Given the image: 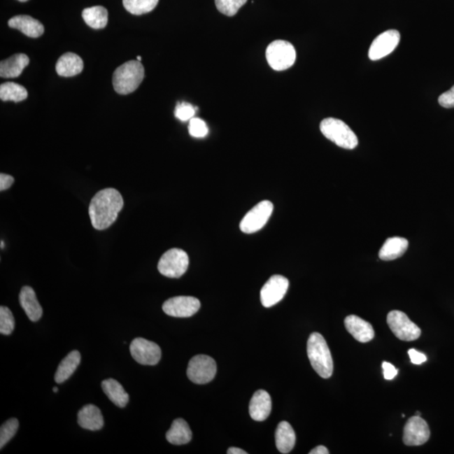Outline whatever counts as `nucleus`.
Here are the masks:
<instances>
[{"label": "nucleus", "mask_w": 454, "mask_h": 454, "mask_svg": "<svg viewBox=\"0 0 454 454\" xmlns=\"http://www.w3.org/2000/svg\"><path fill=\"white\" fill-rule=\"evenodd\" d=\"M124 206L122 194L113 188L99 191L91 199L89 214L94 228L105 230L113 224Z\"/></svg>", "instance_id": "nucleus-1"}, {"label": "nucleus", "mask_w": 454, "mask_h": 454, "mask_svg": "<svg viewBox=\"0 0 454 454\" xmlns=\"http://www.w3.org/2000/svg\"><path fill=\"white\" fill-rule=\"evenodd\" d=\"M19 427V420L16 418L8 420L0 428V448H3L13 439Z\"/></svg>", "instance_id": "nucleus-30"}, {"label": "nucleus", "mask_w": 454, "mask_h": 454, "mask_svg": "<svg viewBox=\"0 0 454 454\" xmlns=\"http://www.w3.org/2000/svg\"><path fill=\"white\" fill-rule=\"evenodd\" d=\"M145 76L144 66L139 61H129L116 69L113 86L116 93L128 94L139 89Z\"/></svg>", "instance_id": "nucleus-3"}, {"label": "nucleus", "mask_w": 454, "mask_h": 454, "mask_svg": "<svg viewBox=\"0 0 454 454\" xmlns=\"http://www.w3.org/2000/svg\"><path fill=\"white\" fill-rule=\"evenodd\" d=\"M79 426L86 430L99 431L104 427V418L101 410L94 405L83 406L78 414Z\"/></svg>", "instance_id": "nucleus-19"}, {"label": "nucleus", "mask_w": 454, "mask_h": 454, "mask_svg": "<svg viewBox=\"0 0 454 454\" xmlns=\"http://www.w3.org/2000/svg\"><path fill=\"white\" fill-rule=\"evenodd\" d=\"M297 437L289 423L281 422L278 425L276 432V447L281 453H290L295 445Z\"/></svg>", "instance_id": "nucleus-24"}, {"label": "nucleus", "mask_w": 454, "mask_h": 454, "mask_svg": "<svg viewBox=\"0 0 454 454\" xmlns=\"http://www.w3.org/2000/svg\"><path fill=\"white\" fill-rule=\"evenodd\" d=\"M344 324L350 334L360 343H369L374 337V331L371 324L357 315L347 316L345 318Z\"/></svg>", "instance_id": "nucleus-15"}, {"label": "nucleus", "mask_w": 454, "mask_h": 454, "mask_svg": "<svg viewBox=\"0 0 454 454\" xmlns=\"http://www.w3.org/2000/svg\"><path fill=\"white\" fill-rule=\"evenodd\" d=\"M228 454H248L244 450L239 448H230L227 451Z\"/></svg>", "instance_id": "nucleus-40"}, {"label": "nucleus", "mask_w": 454, "mask_h": 454, "mask_svg": "<svg viewBox=\"0 0 454 454\" xmlns=\"http://www.w3.org/2000/svg\"><path fill=\"white\" fill-rule=\"evenodd\" d=\"M310 454H328V449L325 446L320 445L318 447L312 449Z\"/></svg>", "instance_id": "nucleus-39"}, {"label": "nucleus", "mask_w": 454, "mask_h": 454, "mask_svg": "<svg viewBox=\"0 0 454 454\" xmlns=\"http://www.w3.org/2000/svg\"><path fill=\"white\" fill-rule=\"evenodd\" d=\"M80 362L81 354L76 350L71 352L68 356L65 357L60 362L59 366H58L55 374V381L57 384H62V383L68 381L73 376Z\"/></svg>", "instance_id": "nucleus-25"}, {"label": "nucleus", "mask_w": 454, "mask_h": 454, "mask_svg": "<svg viewBox=\"0 0 454 454\" xmlns=\"http://www.w3.org/2000/svg\"><path fill=\"white\" fill-rule=\"evenodd\" d=\"M166 439L171 444H187L192 439V432L184 419L178 418L173 420L172 426L166 432Z\"/></svg>", "instance_id": "nucleus-23"}, {"label": "nucleus", "mask_w": 454, "mask_h": 454, "mask_svg": "<svg viewBox=\"0 0 454 454\" xmlns=\"http://www.w3.org/2000/svg\"><path fill=\"white\" fill-rule=\"evenodd\" d=\"M266 58L269 66L276 71L289 69L297 60V52L289 41L277 40L269 45Z\"/></svg>", "instance_id": "nucleus-5"}, {"label": "nucleus", "mask_w": 454, "mask_h": 454, "mask_svg": "<svg viewBox=\"0 0 454 454\" xmlns=\"http://www.w3.org/2000/svg\"><path fill=\"white\" fill-rule=\"evenodd\" d=\"M248 0H215L216 8L220 13L234 16Z\"/></svg>", "instance_id": "nucleus-31"}, {"label": "nucleus", "mask_w": 454, "mask_h": 454, "mask_svg": "<svg viewBox=\"0 0 454 454\" xmlns=\"http://www.w3.org/2000/svg\"><path fill=\"white\" fill-rule=\"evenodd\" d=\"M137 61L141 62V57H140V56L137 57Z\"/></svg>", "instance_id": "nucleus-43"}, {"label": "nucleus", "mask_w": 454, "mask_h": 454, "mask_svg": "<svg viewBox=\"0 0 454 454\" xmlns=\"http://www.w3.org/2000/svg\"><path fill=\"white\" fill-rule=\"evenodd\" d=\"M430 429L419 416H412L404 427L403 441L406 446H420L430 439Z\"/></svg>", "instance_id": "nucleus-13"}, {"label": "nucleus", "mask_w": 454, "mask_h": 454, "mask_svg": "<svg viewBox=\"0 0 454 454\" xmlns=\"http://www.w3.org/2000/svg\"><path fill=\"white\" fill-rule=\"evenodd\" d=\"M189 132L190 136L195 139H203L207 136L209 132L207 125L203 120L199 118H192L190 120Z\"/></svg>", "instance_id": "nucleus-34"}, {"label": "nucleus", "mask_w": 454, "mask_h": 454, "mask_svg": "<svg viewBox=\"0 0 454 454\" xmlns=\"http://www.w3.org/2000/svg\"><path fill=\"white\" fill-rule=\"evenodd\" d=\"M439 103L441 106L447 108V109L454 108V85L451 90L440 95Z\"/></svg>", "instance_id": "nucleus-35"}, {"label": "nucleus", "mask_w": 454, "mask_h": 454, "mask_svg": "<svg viewBox=\"0 0 454 454\" xmlns=\"http://www.w3.org/2000/svg\"><path fill=\"white\" fill-rule=\"evenodd\" d=\"M159 0H123L125 9L131 14L141 15L155 9Z\"/></svg>", "instance_id": "nucleus-29"}, {"label": "nucleus", "mask_w": 454, "mask_h": 454, "mask_svg": "<svg viewBox=\"0 0 454 454\" xmlns=\"http://www.w3.org/2000/svg\"><path fill=\"white\" fill-rule=\"evenodd\" d=\"M401 40V35L397 30L383 32L374 40L370 45L369 57L372 61L382 59L394 51Z\"/></svg>", "instance_id": "nucleus-14"}, {"label": "nucleus", "mask_w": 454, "mask_h": 454, "mask_svg": "<svg viewBox=\"0 0 454 454\" xmlns=\"http://www.w3.org/2000/svg\"><path fill=\"white\" fill-rule=\"evenodd\" d=\"M387 323L399 340L411 341L418 339L420 329L402 311H392L387 316Z\"/></svg>", "instance_id": "nucleus-9"}, {"label": "nucleus", "mask_w": 454, "mask_h": 454, "mask_svg": "<svg viewBox=\"0 0 454 454\" xmlns=\"http://www.w3.org/2000/svg\"><path fill=\"white\" fill-rule=\"evenodd\" d=\"M5 247V243H3V241H1V248H3Z\"/></svg>", "instance_id": "nucleus-42"}, {"label": "nucleus", "mask_w": 454, "mask_h": 454, "mask_svg": "<svg viewBox=\"0 0 454 454\" xmlns=\"http://www.w3.org/2000/svg\"><path fill=\"white\" fill-rule=\"evenodd\" d=\"M216 362L210 356L197 355L191 358L187 369V376L194 384L205 385L214 380Z\"/></svg>", "instance_id": "nucleus-7"}, {"label": "nucleus", "mask_w": 454, "mask_h": 454, "mask_svg": "<svg viewBox=\"0 0 454 454\" xmlns=\"http://www.w3.org/2000/svg\"><path fill=\"white\" fill-rule=\"evenodd\" d=\"M320 132L328 140L339 147L353 150L358 144L357 137L347 124L336 118L324 119L320 125Z\"/></svg>", "instance_id": "nucleus-4"}, {"label": "nucleus", "mask_w": 454, "mask_h": 454, "mask_svg": "<svg viewBox=\"0 0 454 454\" xmlns=\"http://www.w3.org/2000/svg\"><path fill=\"white\" fill-rule=\"evenodd\" d=\"M18 1H20V2H27V1H28V0H18Z\"/></svg>", "instance_id": "nucleus-45"}, {"label": "nucleus", "mask_w": 454, "mask_h": 454, "mask_svg": "<svg viewBox=\"0 0 454 454\" xmlns=\"http://www.w3.org/2000/svg\"><path fill=\"white\" fill-rule=\"evenodd\" d=\"M382 368L384 369V377L387 381L393 380L397 376L398 369L388 362H383Z\"/></svg>", "instance_id": "nucleus-36"}, {"label": "nucleus", "mask_w": 454, "mask_h": 454, "mask_svg": "<svg viewBox=\"0 0 454 454\" xmlns=\"http://www.w3.org/2000/svg\"><path fill=\"white\" fill-rule=\"evenodd\" d=\"M408 354H409L411 361L413 364H422L423 362L427 361L426 355L422 353L416 351V349H410L409 351H408Z\"/></svg>", "instance_id": "nucleus-37"}, {"label": "nucleus", "mask_w": 454, "mask_h": 454, "mask_svg": "<svg viewBox=\"0 0 454 454\" xmlns=\"http://www.w3.org/2000/svg\"><path fill=\"white\" fill-rule=\"evenodd\" d=\"M15 318L9 308L0 307V333L10 335L15 329Z\"/></svg>", "instance_id": "nucleus-32"}, {"label": "nucleus", "mask_w": 454, "mask_h": 454, "mask_svg": "<svg viewBox=\"0 0 454 454\" xmlns=\"http://www.w3.org/2000/svg\"><path fill=\"white\" fill-rule=\"evenodd\" d=\"M307 354L312 368L323 378L332 376L333 360L326 340L318 332L311 334L307 341Z\"/></svg>", "instance_id": "nucleus-2"}, {"label": "nucleus", "mask_w": 454, "mask_h": 454, "mask_svg": "<svg viewBox=\"0 0 454 454\" xmlns=\"http://www.w3.org/2000/svg\"><path fill=\"white\" fill-rule=\"evenodd\" d=\"M28 97L26 87L15 83H5L0 86V99L3 101L20 102Z\"/></svg>", "instance_id": "nucleus-28"}, {"label": "nucleus", "mask_w": 454, "mask_h": 454, "mask_svg": "<svg viewBox=\"0 0 454 454\" xmlns=\"http://www.w3.org/2000/svg\"><path fill=\"white\" fill-rule=\"evenodd\" d=\"M83 19L87 26L95 30L105 28L108 23V11L105 7L94 6L87 8L82 13Z\"/></svg>", "instance_id": "nucleus-27"}, {"label": "nucleus", "mask_w": 454, "mask_h": 454, "mask_svg": "<svg viewBox=\"0 0 454 454\" xmlns=\"http://www.w3.org/2000/svg\"><path fill=\"white\" fill-rule=\"evenodd\" d=\"M274 205L269 201H264L258 203L251 211L245 215L240 223L241 231L252 234L255 233L265 226L272 215Z\"/></svg>", "instance_id": "nucleus-8"}, {"label": "nucleus", "mask_w": 454, "mask_h": 454, "mask_svg": "<svg viewBox=\"0 0 454 454\" xmlns=\"http://www.w3.org/2000/svg\"><path fill=\"white\" fill-rule=\"evenodd\" d=\"M272 410L270 395L264 390H257L253 395L249 404V413L256 422H264L269 418Z\"/></svg>", "instance_id": "nucleus-16"}, {"label": "nucleus", "mask_w": 454, "mask_h": 454, "mask_svg": "<svg viewBox=\"0 0 454 454\" xmlns=\"http://www.w3.org/2000/svg\"><path fill=\"white\" fill-rule=\"evenodd\" d=\"M190 260L184 250L172 248L166 251L158 262L157 269L162 276L178 278L188 269Z\"/></svg>", "instance_id": "nucleus-6"}, {"label": "nucleus", "mask_w": 454, "mask_h": 454, "mask_svg": "<svg viewBox=\"0 0 454 454\" xmlns=\"http://www.w3.org/2000/svg\"><path fill=\"white\" fill-rule=\"evenodd\" d=\"M201 302L192 297H177L168 299L162 305L164 313L173 318H185L197 314Z\"/></svg>", "instance_id": "nucleus-12"}, {"label": "nucleus", "mask_w": 454, "mask_h": 454, "mask_svg": "<svg viewBox=\"0 0 454 454\" xmlns=\"http://www.w3.org/2000/svg\"><path fill=\"white\" fill-rule=\"evenodd\" d=\"M132 356L140 364L156 365L162 356L161 348L157 343L137 337L130 345Z\"/></svg>", "instance_id": "nucleus-10"}, {"label": "nucleus", "mask_w": 454, "mask_h": 454, "mask_svg": "<svg viewBox=\"0 0 454 454\" xmlns=\"http://www.w3.org/2000/svg\"><path fill=\"white\" fill-rule=\"evenodd\" d=\"M30 64V59L26 54H15L0 64V76L6 78H18L24 68Z\"/></svg>", "instance_id": "nucleus-20"}, {"label": "nucleus", "mask_w": 454, "mask_h": 454, "mask_svg": "<svg viewBox=\"0 0 454 454\" xmlns=\"http://www.w3.org/2000/svg\"><path fill=\"white\" fill-rule=\"evenodd\" d=\"M83 69L82 58L73 52H66L58 59L56 64L57 73L61 77H73Z\"/></svg>", "instance_id": "nucleus-21"}, {"label": "nucleus", "mask_w": 454, "mask_h": 454, "mask_svg": "<svg viewBox=\"0 0 454 454\" xmlns=\"http://www.w3.org/2000/svg\"><path fill=\"white\" fill-rule=\"evenodd\" d=\"M9 27L22 31L31 38H37L44 33V27L39 20L29 15H16L9 20Z\"/></svg>", "instance_id": "nucleus-17"}, {"label": "nucleus", "mask_w": 454, "mask_h": 454, "mask_svg": "<svg viewBox=\"0 0 454 454\" xmlns=\"http://www.w3.org/2000/svg\"><path fill=\"white\" fill-rule=\"evenodd\" d=\"M102 389L115 406L120 408L127 406L129 402V395L118 381L113 378H108L102 382Z\"/></svg>", "instance_id": "nucleus-26"}, {"label": "nucleus", "mask_w": 454, "mask_h": 454, "mask_svg": "<svg viewBox=\"0 0 454 454\" xmlns=\"http://www.w3.org/2000/svg\"><path fill=\"white\" fill-rule=\"evenodd\" d=\"M15 179L10 175L6 173L0 174V190L3 191L10 189L14 184Z\"/></svg>", "instance_id": "nucleus-38"}, {"label": "nucleus", "mask_w": 454, "mask_h": 454, "mask_svg": "<svg viewBox=\"0 0 454 454\" xmlns=\"http://www.w3.org/2000/svg\"><path fill=\"white\" fill-rule=\"evenodd\" d=\"M197 110V108H194L190 103H178L176 108H175L174 115L181 122H187V120L194 118Z\"/></svg>", "instance_id": "nucleus-33"}, {"label": "nucleus", "mask_w": 454, "mask_h": 454, "mask_svg": "<svg viewBox=\"0 0 454 454\" xmlns=\"http://www.w3.org/2000/svg\"><path fill=\"white\" fill-rule=\"evenodd\" d=\"M416 416H420V412H419V411H416Z\"/></svg>", "instance_id": "nucleus-44"}, {"label": "nucleus", "mask_w": 454, "mask_h": 454, "mask_svg": "<svg viewBox=\"0 0 454 454\" xmlns=\"http://www.w3.org/2000/svg\"><path fill=\"white\" fill-rule=\"evenodd\" d=\"M19 299L20 306L31 322H36L41 319L43 313V307L37 301L34 290L29 286L23 287L20 291Z\"/></svg>", "instance_id": "nucleus-18"}, {"label": "nucleus", "mask_w": 454, "mask_h": 454, "mask_svg": "<svg viewBox=\"0 0 454 454\" xmlns=\"http://www.w3.org/2000/svg\"><path fill=\"white\" fill-rule=\"evenodd\" d=\"M288 278L282 276H273L265 283L260 292L262 305L266 308L276 306L281 302L288 291Z\"/></svg>", "instance_id": "nucleus-11"}, {"label": "nucleus", "mask_w": 454, "mask_h": 454, "mask_svg": "<svg viewBox=\"0 0 454 454\" xmlns=\"http://www.w3.org/2000/svg\"><path fill=\"white\" fill-rule=\"evenodd\" d=\"M409 243L403 237H390L385 241L384 245L378 253V257L381 260L391 261L397 260L404 255L406 252Z\"/></svg>", "instance_id": "nucleus-22"}, {"label": "nucleus", "mask_w": 454, "mask_h": 454, "mask_svg": "<svg viewBox=\"0 0 454 454\" xmlns=\"http://www.w3.org/2000/svg\"><path fill=\"white\" fill-rule=\"evenodd\" d=\"M53 392H54V393H57V392H58V389L57 388V387H54V388H53Z\"/></svg>", "instance_id": "nucleus-41"}]
</instances>
